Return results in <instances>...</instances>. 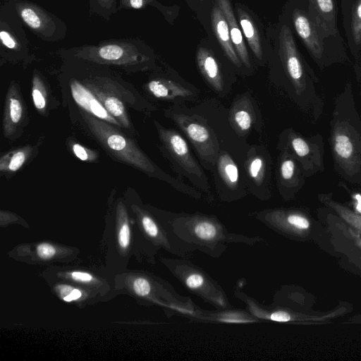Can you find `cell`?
<instances>
[{
  "label": "cell",
  "instance_id": "1",
  "mask_svg": "<svg viewBox=\"0 0 361 361\" xmlns=\"http://www.w3.org/2000/svg\"><path fill=\"white\" fill-rule=\"evenodd\" d=\"M329 142L334 171L347 183L361 185V117L350 80L335 97Z\"/></svg>",
  "mask_w": 361,
  "mask_h": 361
},
{
  "label": "cell",
  "instance_id": "2",
  "mask_svg": "<svg viewBox=\"0 0 361 361\" xmlns=\"http://www.w3.org/2000/svg\"><path fill=\"white\" fill-rule=\"evenodd\" d=\"M279 53L289 94L311 123L315 124L324 109V98L317 88L319 79L300 54L287 23L282 24L280 29Z\"/></svg>",
  "mask_w": 361,
  "mask_h": 361
},
{
  "label": "cell",
  "instance_id": "3",
  "mask_svg": "<svg viewBox=\"0 0 361 361\" xmlns=\"http://www.w3.org/2000/svg\"><path fill=\"white\" fill-rule=\"evenodd\" d=\"M61 58H75L103 66H116L128 72L156 69L152 49L138 38L126 37L102 40L55 51Z\"/></svg>",
  "mask_w": 361,
  "mask_h": 361
},
{
  "label": "cell",
  "instance_id": "4",
  "mask_svg": "<svg viewBox=\"0 0 361 361\" xmlns=\"http://www.w3.org/2000/svg\"><path fill=\"white\" fill-rule=\"evenodd\" d=\"M173 231L195 250L212 257L221 256L226 243H244L252 245L265 242L263 238L249 237L229 232L214 216L203 214H166Z\"/></svg>",
  "mask_w": 361,
  "mask_h": 361
},
{
  "label": "cell",
  "instance_id": "5",
  "mask_svg": "<svg viewBox=\"0 0 361 361\" xmlns=\"http://www.w3.org/2000/svg\"><path fill=\"white\" fill-rule=\"evenodd\" d=\"M80 112L91 133L114 158L151 176L166 181L176 190L186 195L197 199L201 197L198 190L161 171L130 138L112 124L85 111Z\"/></svg>",
  "mask_w": 361,
  "mask_h": 361
},
{
  "label": "cell",
  "instance_id": "6",
  "mask_svg": "<svg viewBox=\"0 0 361 361\" xmlns=\"http://www.w3.org/2000/svg\"><path fill=\"white\" fill-rule=\"evenodd\" d=\"M160 261L186 289L205 302L219 310L232 308L219 283L189 258L161 257Z\"/></svg>",
  "mask_w": 361,
  "mask_h": 361
},
{
  "label": "cell",
  "instance_id": "7",
  "mask_svg": "<svg viewBox=\"0 0 361 361\" xmlns=\"http://www.w3.org/2000/svg\"><path fill=\"white\" fill-rule=\"evenodd\" d=\"M31 53L24 24L15 7L14 0H1L0 5V58L4 63H30Z\"/></svg>",
  "mask_w": 361,
  "mask_h": 361
},
{
  "label": "cell",
  "instance_id": "8",
  "mask_svg": "<svg viewBox=\"0 0 361 361\" xmlns=\"http://www.w3.org/2000/svg\"><path fill=\"white\" fill-rule=\"evenodd\" d=\"M302 6L293 7L291 13L293 27L320 70L335 63H345L350 59L346 50L324 42L319 35L307 11L306 0Z\"/></svg>",
  "mask_w": 361,
  "mask_h": 361
},
{
  "label": "cell",
  "instance_id": "9",
  "mask_svg": "<svg viewBox=\"0 0 361 361\" xmlns=\"http://www.w3.org/2000/svg\"><path fill=\"white\" fill-rule=\"evenodd\" d=\"M280 147L293 156L306 178L324 171V142L320 133L306 137L288 128L281 135Z\"/></svg>",
  "mask_w": 361,
  "mask_h": 361
},
{
  "label": "cell",
  "instance_id": "10",
  "mask_svg": "<svg viewBox=\"0 0 361 361\" xmlns=\"http://www.w3.org/2000/svg\"><path fill=\"white\" fill-rule=\"evenodd\" d=\"M14 4L24 25L39 39L55 42L66 37L68 27L57 16L29 0H14Z\"/></svg>",
  "mask_w": 361,
  "mask_h": 361
},
{
  "label": "cell",
  "instance_id": "11",
  "mask_svg": "<svg viewBox=\"0 0 361 361\" xmlns=\"http://www.w3.org/2000/svg\"><path fill=\"white\" fill-rule=\"evenodd\" d=\"M155 124L159 139L172 160L190 178L200 183L204 191L209 192L205 175L192 156L185 140L176 130L165 128L157 121Z\"/></svg>",
  "mask_w": 361,
  "mask_h": 361
},
{
  "label": "cell",
  "instance_id": "12",
  "mask_svg": "<svg viewBox=\"0 0 361 361\" xmlns=\"http://www.w3.org/2000/svg\"><path fill=\"white\" fill-rule=\"evenodd\" d=\"M170 117L183 130L204 161L214 164L219 153V144L209 129L193 117L171 113Z\"/></svg>",
  "mask_w": 361,
  "mask_h": 361
},
{
  "label": "cell",
  "instance_id": "13",
  "mask_svg": "<svg viewBox=\"0 0 361 361\" xmlns=\"http://www.w3.org/2000/svg\"><path fill=\"white\" fill-rule=\"evenodd\" d=\"M306 6L320 37L334 47L345 49L338 28L336 0H306Z\"/></svg>",
  "mask_w": 361,
  "mask_h": 361
},
{
  "label": "cell",
  "instance_id": "14",
  "mask_svg": "<svg viewBox=\"0 0 361 361\" xmlns=\"http://www.w3.org/2000/svg\"><path fill=\"white\" fill-rule=\"evenodd\" d=\"M343 26L348 47L353 56L357 81L361 80V0H341Z\"/></svg>",
  "mask_w": 361,
  "mask_h": 361
},
{
  "label": "cell",
  "instance_id": "15",
  "mask_svg": "<svg viewBox=\"0 0 361 361\" xmlns=\"http://www.w3.org/2000/svg\"><path fill=\"white\" fill-rule=\"evenodd\" d=\"M255 217L270 229L281 233L305 231L311 225L306 214L296 209H269L256 213Z\"/></svg>",
  "mask_w": 361,
  "mask_h": 361
},
{
  "label": "cell",
  "instance_id": "16",
  "mask_svg": "<svg viewBox=\"0 0 361 361\" xmlns=\"http://www.w3.org/2000/svg\"><path fill=\"white\" fill-rule=\"evenodd\" d=\"M277 167V179L281 195L292 198L305 185V176L296 159L286 149H281Z\"/></svg>",
  "mask_w": 361,
  "mask_h": 361
},
{
  "label": "cell",
  "instance_id": "17",
  "mask_svg": "<svg viewBox=\"0 0 361 361\" xmlns=\"http://www.w3.org/2000/svg\"><path fill=\"white\" fill-rule=\"evenodd\" d=\"M69 86L74 101L84 111L114 126H122L81 80L71 77Z\"/></svg>",
  "mask_w": 361,
  "mask_h": 361
},
{
  "label": "cell",
  "instance_id": "18",
  "mask_svg": "<svg viewBox=\"0 0 361 361\" xmlns=\"http://www.w3.org/2000/svg\"><path fill=\"white\" fill-rule=\"evenodd\" d=\"M25 117V105L18 85L12 81L7 91L4 108L2 126L4 137L11 139L16 135Z\"/></svg>",
  "mask_w": 361,
  "mask_h": 361
},
{
  "label": "cell",
  "instance_id": "19",
  "mask_svg": "<svg viewBox=\"0 0 361 361\" xmlns=\"http://www.w3.org/2000/svg\"><path fill=\"white\" fill-rule=\"evenodd\" d=\"M147 90L155 98L168 101H184L195 99L193 88L168 78L157 76L146 84Z\"/></svg>",
  "mask_w": 361,
  "mask_h": 361
},
{
  "label": "cell",
  "instance_id": "20",
  "mask_svg": "<svg viewBox=\"0 0 361 361\" xmlns=\"http://www.w3.org/2000/svg\"><path fill=\"white\" fill-rule=\"evenodd\" d=\"M211 23L214 34L224 54L235 66L241 68L243 63L232 43L226 18L218 4L214 5L212 8Z\"/></svg>",
  "mask_w": 361,
  "mask_h": 361
},
{
  "label": "cell",
  "instance_id": "21",
  "mask_svg": "<svg viewBox=\"0 0 361 361\" xmlns=\"http://www.w3.org/2000/svg\"><path fill=\"white\" fill-rule=\"evenodd\" d=\"M198 68L206 81L216 92L224 87V78L218 60L209 49L199 47L196 53Z\"/></svg>",
  "mask_w": 361,
  "mask_h": 361
},
{
  "label": "cell",
  "instance_id": "22",
  "mask_svg": "<svg viewBox=\"0 0 361 361\" xmlns=\"http://www.w3.org/2000/svg\"><path fill=\"white\" fill-rule=\"evenodd\" d=\"M216 3L226 18L232 43L242 63L246 68H250L252 66L244 36L234 15L230 0H216Z\"/></svg>",
  "mask_w": 361,
  "mask_h": 361
},
{
  "label": "cell",
  "instance_id": "23",
  "mask_svg": "<svg viewBox=\"0 0 361 361\" xmlns=\"http://www.w3.org/2000/svg\"><path fill=\"white\" fill-rule=\"evenodd\" d=\"M236 13L243 35L250 48L255 56L259 61H262L264 59V52L262 39L255 20L250 13L242 8H240V6L237 7Z\"/></svg>",
  "mask_w": 361,
  "mask_h": 361
},
{
  "label": "cell",
  "instance_id": "24",
  "mask_svg": "<svg viewBox=\"0 0 361 361\" xmlns=\"http://www.w3.org/2000/svg\"><path fill=\"white\" fill-rule=\"evenodd\" d=\"M195 319L202 321L219 322L226 323H250L256 322L257 318L251 313L240 310H219L217 312H204L201 309L193 317Z\"/></svg>",
  "mask_w": 361,
  "mask_h": 361
},
{
  "label": "cell",
  "instance_id": "25",
  "mask_svg": "<svg viewBox=\"0 0 361 361\" xmlns=\"http://www.w3.org/2000/svg\"><path fill=\"white\" fill-rule=\"evenodd\" d=\"M116 243L120 252L128 251L131 244V228L125 205L119 202L116 207Z\"/></svg>",
  "mask_w": 361,
  "mask_h": 361
},
{
  "label": "cell",
  "instance_id": "26",
  "mask_svg": "<svg viewBox=\"0 0 361 361\" xmlns=\"http://www.w3.org/2000/svg\"><path fill=\"white\" fill-rule=\"evenodd\" d=\"M216 163L219 175L226 187L235 189L239 183V171L231 157L226 152L219 151Z\"/></svg>",
  "mask_w": 361,
  "mask_h": 361
},
{
  "label": "cell",
  "instance_id": "27",
  "mask_svg": "<svg viewBox=\"0 0 361 361\" xmlns=\"http://www.w3.org/2000/svg\"><path fill=\"white\" fill-rule=\"evenodd\" d=\"M33 149L32 146L26 145L8 152L0 159V171L1 173L16 172L29 159Z\"/></svg>",
  "mask_w": 361,
  "mask_h": 361
},
{
  "label": "cell",
  "instance_id": "28",
  "mask_svg": "<svg viewBox=\"0 0 361 361\" xmlns=\"http://www.w3.org/2000/svg\"><path fill=\"white\" fill-rule=\"evenodd\" d=\"M318 199L346 222L357 228L361 229V215L334 200L331 193H320L318 195Z\"/></svg>",
  "mask_w": 361,
  "mask_h": 361
},
{
  "label": "cell",
  "instance_id": "29",
  "mask_svg": "<svg viewBox=\"0 0 361 361\" xmlns=\"http://www.w3.org/2000/svg\"><path fill=\"white\" fill-rule=\"evenodd\" d=\"M247 174L252 183L261 186L266 180L267 161L262 155L257 154L256 149L248 153L245 163Z\"/></svg>",
  "mask_w": 361,
  "mask_h": 361
},
{
  "label": "cell",
  "instance_id": "30",
  "mask_svg": "<svg viewBox=\"0 0 361 361\" xmlns=\"http://www.w3.org/2000/svg\"><path fill=\"white\" fill-rule=\"evenodd\" d=\"M148 6L158 9L165 17L171 22L174 17L175 10L172 7L162 5L157 0H118L117 11L121 10H140Z\"/></svg>",
  "mask_w": 361,
  "mask_h": 361
},
{
  "label": "cell",
  "instance_id": "31",
  "mask_svg": "<svg viewBox=\"0 0 361 361\" xmlns=\"http://www.w3.org/2000/svg\"><path fill=\"white\" fill-rule=\"evenodd\" d=\"M32 98L35 107L44 114L47 105V92L42 74L35 70L32 78Z\"/></svg>",
  "mask_w": 361,
  "mask_h": 361
},
{
  "label": "cell",
  "instance_id": "32",
  "mask_svg": "<svg viewBox=\"0 0 361 361\" xmlns=\"http://www.w3.org/2000/svg\"><path fill=\"white\" fill-rule=\"evenodd\" d=\"M89 12L109 21L117 11L118 0H88Z\"/></svg>",
  "mask_w": 361,
  "mask_h": 361
},
{
  "label": "cell",
  "instance_id": "33",
  "mask_svg": "<svg viewBox=\"0 0 361 361\" xmlns=\"http://www.w3.org/2000/svg\"><path fill=\"white\" fill-rule=\"evenodd\" d=\"M231 120L235 130L242 133H248L253 123L251 111L239 104L232 109Z\"/></svg>",
  "mask_w": 361,
  "mask_h": 361
},
{
  "label": "cell",
  "instance_id": "34",
  "mask_svg": "<svg viewBox=\"0 0 361 361\" xmlns=\"http://www.w3.org/2000/svg\"><path fill=\"white\" fill-rule=\"evenodd\" d=\"M68 145L72 153L81 161L93 162L98 158V154L97 152L89 149L80 143L74 141H70Z\"/></svg>",
  "mask_w": 361,
  "mask_h": 361
},
{
  "label": "cell",
  "instance_id": "35",
  "mask_svg": "<svg viewBox=\"0 0 361 361\" xmlns=\"http://www.w3.org/2000/svg\"><path fill=\"white\" fill-rule=\"evenodd\" d=\"M59 254L56 245L44 242L38 243L35 247V255L38 259L51 261L55 259Z\"/></svg>",
  "mask_w": 361,
  "mask_h": 361
},
{
  "label": "cell",
  "instance_id": "36",
  "mask_svg": "<svg viewBox=\"0 0 361 361\" xmlns=\"http://www.w3.org/2000/svg\"><path fill=\"white\" fill-rule=\"evenodd\" d=\"M65 276L64 278H68L70 281L80 284L90 285L96 283L95 277L85 271L73 270L66 273Z\"/></svg>",
  "mask_w": 361,
  "mask_h": 361
},
{
  "label": "cell",
  "instance_id": "37",
  "mask_svg": "<svg viewBox=\"0 0 361 361\" xmlns=\"http://www.w3.org/2000/svg\"><path fill=\"white\" fill-rule=\"evenodd\" d=\"M358 242H359L358 243H359V244H360V245L361 246V239H360Z\"/></svg>",
  "mask_w": 361,
  "mask_h": 361
},
{
  "label": "cell",
  "instance_id": "38",
  "mask_svg": "<svg viewBox=\"0 0 361 361\" xmlns=\"http://www.w3.org/2000/svg\"><path fill=\"white\" fill-rule=\"evenodd\" d=\"M360 82H361V80H360ZM360 94H361V93H360Z\"/></svg>",
  "mask_w": 361,
  "mask_h": 361
},
{
  "label": "cell",
  "instance_id": "39",
  "mask_svg": "<svg viewBox=\"0 0 361 361\" xmlns=\"http://www.w3.org/2000/svg\"><path fill=\"white\" fill-rule=\"evenodd\" d=\"M361 190V188H360Z\"/></svg>",
  "mask_w": 361,
  "mask_h": 361
}]
</instances>
